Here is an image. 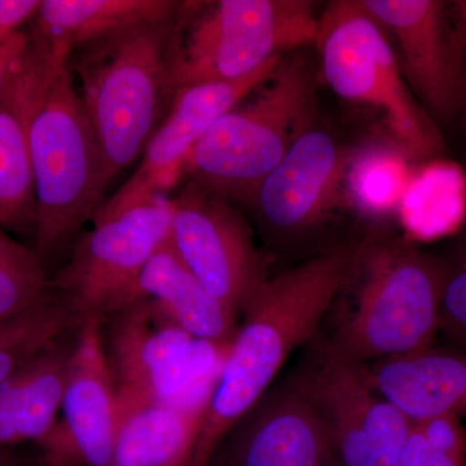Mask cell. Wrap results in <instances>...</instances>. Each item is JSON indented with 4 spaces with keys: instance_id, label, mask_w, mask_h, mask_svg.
I'll list each match as a JSON object with an SVG mask.
<instances>
[{
    "instance_id": "cell-1",
    "label": "cell",
    "mask_w": 466,
    "mask_h": 466,
    "mask_svg": "<svg viewBox=\"0 0 466 466\" xmlns=\"http://www.w3.org/2000/svg\"><path fill=\"white\" fill-rule=\"evenodd\" d=\"M363 241L321 251L268 278L242 311L208 400L192 466H208L226 434L258 403L294 350L311 339L357 268Z\"/></svg>"
},
{
    "instance_id": "cell-2",
    "label": "cell",
    "mask_w": 466,
    "mask_h": 466,
    "mask_svg": "<svg viewBox=\"0 0 466 466\" xmlns=\"http://www.w3.org/2000/svg\"><path fill=\"white\" fill-rule=\"evenodd\" d=\"M186 8L182 2L174 16L126 27L70 56L108 186L142 157L173 106Z\"/></svg>"
},
{
    "instance_id": "cell-3",
    "label": "cell",
    "mask_w": 466,
    "mask_h": 466,
    "mask_svg": "<svg viewBox=\"0 0 466 466\" xmlns=\"http://www.w3.org/2000/svg\"><path fill=\"white\" fill-rule=\"evenodd\" d=\"M30 61L27 137L35 184L34 250L46 262L92 219L108 184L69 61L33 51Z\"/></svg>"
},
{
    "instance_id": "cell-4",
    "label": "cell",
    "mask_w": 466,
    "mask_h": 466,
    "mask_svg": "<svg viewBox=\"0 0 466 466\" xmlns=\"http://www.w3.org/2000/svg\"><path fill=\"white\" fill-rule=\"evenodd\" d=\"M440 253L400 240L364 238L351 280L354 305L337 327L324 358L351 366L433 348L440 334Z\"/></svg>"
},
{
    "instance_id": "cell-5",
    "label": "cell",
    "mask_w": 466,
    "mask_h": 466,
    "mask_svg": "<svg viewBox=\"0 0 466 466\" xmlns=\"http://www.w3.org/2000/svg\"><path fill=\"white\" fill-rule=\"evenodd\" d=\"M319 78V70L302 55L281 58L265 84L220 116L193 147L183 177L227 201L250 202L267 175L314 126Z\"/></svg>"
},
{
    "instance_id": "cell-6",
    "label": "cell",
    "mask_w": 466,
    "mask_h": 466,
    "mask_svg": "<svg viewBox=\"0 0 466 466\" xmlns=\"http://www.w3.org/2000/svg\"><path fill=\"white\" fill-rule=\"evenodd\" d=\"M314 46L320 78L342 99L379 110L391 142L410 162L443 158L441 128L408 87L388 34L359 0L324 8Z\"/></svg>"
},
{
    "instance_id": "cell-7",
    "label": "cell",
    "mask_w": 466,
    "mask_h": 466,
    "mask_svg": "<svg viewBox=\"0 0 466 466\" xmlns=\"http://www.w3.org/2000/svg\"><path fill=\"white\" fill-rule=\"evenodd\" d=\"M318 18L309 0L187 2L179 91L244 78L275 58L314 45Z\"/></svg>"
},
{
    "instance_id": "cell-8",
    "label": "cell",
    "mask_w": 466,
    "mask_h": 466,
    "mask_svg": "<svg viewBox=\"0 0 466 466\" xmlns=\"http://www.w3.org/2000/svg\"><path fill=\"white\" fill-rule=\"evenodd\" d=\"M173 205L155 196L94 219V228L76 241L69 262L52 279L55 297L78 323L110 318L140 300L144 267L170 240Z\"/></svg>"
},
{
    "instance_id": "cell-9",
    "label": "cell",
    "mask_w": 466,
    "mask_h": 466,
    "mask_svg": "<svg viewBox=\"0 0 466 466\" xmlns=\"http://www.w3.org/2000/svg\"><path fill=\"white\" fill-rule=\"evenodd\" d=\"M390 39L401 75L438 127L464 121L466 51L444 0H359Z\"/></svg>"
},
{
    "instance_id": "cell-10",
    "label": "cell",
    "mask_w": 466,
    "mask_h": 466,
    "mask_svg": "<svg viewBox=\"0 0 466 466\" xmlns=\"http://www.w3.org/2000/svg\"><path fill=\"white\" fill-rule=\"evenodd\" d=\"M171 205L175 253L208 293L241 317L268 279L247 220L225 198L192 182Z\"/></svg>"
},
{
    "instance_id": "cell-11",
    "label": "cell",
    "mask_w": 466,
    "mask_h": 466,
    "mask_svg": "<svg viewBox=\"0 0 466 466\" xmlns=\"http://www.w3.org/2000/svg\"><path fill=\"white\" fill-rule=\"evenodd\" d=\"M78 328L61 420L41 449L48 466H110L116 434V383L103 320L86 319Z\"/></svg>"
},
{
    "instance_id": "cell-12",
    "label": "cell",
    "mask_w": 466,
    "mask_h": 466,
    "mask_svg": "<svg viewBox=\"0 0 466 466\" xmlns=\"http://www.w3.org/2000/svg\"><path fill=\"white\" fill-rule=\"evenodd\" d=\"M281 58L269 61L244 78L207 82L177 91L167 118L144 150L139 167L106 205H100L92 220L164 195L179 182L184 162L193 147L220 116L265 84Z\"/></svg>"
},
{
    "instance_id": "cell-13",
    "label": "cell",
    "mask_w": 466,
    "mask_h": 466,
    "mask_svg": "<svg viewBox=\"0 0 466 466\" xmlns=\"http://www.w3.org/2000/svg\"><path fill=\"white\" fill-rule=\"evenodd\" d=\"M305 380L339 466H398L412 422L370 388L360 367L323 358Z\"/></svg>"
},
{
    "instance_id": "cell-14",
    "label": "cell",
    "mask_w": 466,
    "mask_h": 466,
    "mask_svg": "<svg viewBox=\"0 0 466 466\" xmlns=\"http://www.w3.org/2000/svg\"><path fill=\"white\" fill-rule=\"evenodd\" d=\"M208 466H339L305 376L267 391L226 434Z\"/></svg>"
},
{
    "instance_id": "cell-15",
    "label": "cell",
    "mask_w": 466,
    "mask_h": 466,
    "mask_svg": "<svg viewBox=\"0 0 466 466\" xmlns=\"http://www.w3.org/2000/svg\"><path fill=\"white\" fill-rule=\"evenodd\" d=\"M351 157L332 135L314 126L259 184L249 204L279 235L312 228L327 213Z\"/></svg>"
},
{
    "instance_id": "cell-16",
    "label": "cell",
    "mask_w": 466,
    "mask_h": 466,
    "mask_svg": "<svg viewBox=\"0 0 466 466\" xmlns=\"http://www.w3.org/2000/svg\"><path fill=\"white\" fill-rule=\"evenodd\" d=\"M360 367L370 388L410 422L435 416L466 419V352L429 348Z\"/></svg>"
},
{
    "instance_id": "cell-17",
    "label": "cell",
    "mask_w": 466,
    "mask_h": 466,
    "mask_svg": "<svg viewBox=\"0 0 466 466\" xmlns=\"http://www.w3.org/2000/svg\"><path fill=\"white\" fill-rule=\"evenodd\" d=\"M211 392L162 403L116 397L110 466H192Z\"/></svg>"
},
{
    "instance_id": "cell-18",
    "label": "cell",
    "mask_w": 466,
    "mask_h": 466,
    "mask_svg": "<svg viewBox=\"0 0 466 466\" xmlns=\"http://www.w3.org/2000/svg\"><path fill=\"white\" fill-rule=\"evenodd\" d=\"M73 341L64 334L0 383V449L25 441L41 447L50 438L63 406Z\"/></svg>"
},
{
    "instance_id": "cell-19",
    "label": "cell",
    "mask_w": 466,
    "mask_h": 466,
    "mask_svg": "<svg viewBox=\"0 0 466 466\" xmlns=\"http://www.w3.org/2000/svg\"><path fill=\"white\" fill-rule=\"evenodd\" d=\"M140 299H149L175 324L204 341L231 343L238 315L205 289L179 258L170 240L148 260L139 280Z\"/></svg>"
},
{
    "instance_id": "cell-20",
    "label": "cell",
    "mask_w": 466,
    "mask_h": 466,
    "mask_svg": "<svg viewBox=\"0 0 466 466\" xmlns=\"http://www.w3.org/2000/svg\"><path fill=\"white\" fill-rule=\"evenodd\" d=\"M195 339L149 299L110 317L106 352L116 391L135 392Z\"/></svg>"
},
{
    "instance_id": "cell-21",
    "label": "cell",
    "mask_w": 466,
    "mask_h": 466,
    "mask_svg": "<svg viewBox=\"0 0 466 466\" xmlns=\"http://www.w3.org/2000/svg\"><path fill=\"white\" fill-rule=\"evenodd\" d=\"M30 76L20 55L0 88V229L35 226V184L29 137Z\"/></svg>"
},
{
    "instance_id": "cell-22",
    "label": "cell",
    "mask_w": 466,
    "mask_h": 466,
    "mask_svg": "<svg viewBox=\"0 0 466 466\" xmlns=\"http://www.w3.org/2000/svg\"><path fill=\"white\" fill-rule=\"evenodd\" d=\"M180 5L174 0H42L32 34L73 54L126 27L174 16Z\"/></svg>"
},
{
    "instance_id": "cell-23",
    "label": "cell",
    "mask_w": 466,
    "mask_h": 466,
    "mask_svg": "<svg viewBox=\"0 0 466 466\" xmlns=\"http://www.w3.org/2000/svg\"><path fill=\"white\" fill-rule=\"evenodd\" d=\"M398 208L408 231L420 240L460 231L466 220L465 171L443 158L419 165Z\"/></svg>"
},
{
    "instance_id": "cell-24",
    "label": "cell",
    "mask_w": 466,
    "mask_h": 466,
    "mask_svg": "<svg viewBox=\"0 0 466 466\" xmlns=\"http://www.w3.org/2000/svg\"><path fill=\"white\" fill-rule=\"evenodd\" d=\"M410 164V159L394 143L351 153L345 179L354 201L370 213L400 208L413 173Z\"/></svg>"
},
{
    "instance_id": "cell-25",
    "label": "cell",
    "mask_w": 466,
    "mask_h": 466,
    "mask_svg": "<svg viewBox=\"0 0 466 466\" xmlns=\"http://www.w3.org/2000/svg\"><path fill=\"white\" fill-rule=\"evenodd\" d=\"M78 324L57 299L0 323V383Z\"/></svg>"
},
{
    "instance_id": "cell-26",
    "label": "cell",
    "mask_w": 466,
    "mask_h": 466,
    "mask_svg": "<svg viewBox=\"0 0 466 466\" xmlns=\"http://www.w3.org/2000/svg\"><path fill=\"white\" fill-rule=\"evenodd\" d=\"M54 299L41 257L0 229V323Z\"/></svg>"
},
{
    "instance_id": "cell-27",
    "label": "cell",
    "mask_w": 466,
    "mask_h": 466,
    "mask_svg": "<svg viewBox=\"0 0 466 466\" xmlns=\"http://www.w3.org/2000/svg\"><path fill=\"white\" fill-rule=\"evenodd\" d=\"M465 462L461 420L437 416L412 422L398 466H464Z\"/></svg>"
},
{
    "instance_id": "cell-28",
    "label": "cell",
    "mask_w": 466,
    "mask_h": 466,
    "mask_svg": "<svg viewBox=\"0 0 466 466\" xmlns=\"http://www.w3.org/2000/svg\"><path fill=\"white\" fill-rule=\"evenodd\" d=\"M440 256L443 267L440 333L450 348L466 352V229Z\"/></svg>"
},
{
    "instance_id": "cell-29",
    "label": "cell",
    "mask_w": 466,
    "mask_h": 466,
    "mask_svg": "<svg viewBox=\"0 0 466 466\" xmlns=\"http://www.w3.org/2000/svg\"><path fill=\"white\" fill-rule=\"evenodd\" d=\"M42 0H0V47L38 14Z\"/></svg>"
},
{
    "instance_id": "cell-30",
    "label": "cell",
    "mask_w": 466,
    "mask_h": 466,
    "mask_svg": "<svg viewBox=\"0 0 466 466\" xmlns=\"http://www.w3.org/2000/svg\"><path fill=\"white\" fill-rule=\"evenodd\" d=\"M27 41H29V35L20 32L11 41L0 47V88H2L3 82H5V76H7L9 66L14 63L15 58L25 50Z\"/></svg>"
},
{
    "instance_id": "cell-31",
    "label": "cell",
    "mask_w": 466,
    "mask_h": 466,
    "mask_svg": "<svg viewBox=\"0 0 466 466\" xmlns=\"http://www.w3.org/2000/svg\"><path fill=\"white\" fill-rule=\"evenodd\" d=\"M451 12H452L453 23H455L456 29H458L460 38H461L466 51V0L451 2ZM464 122L466 125V113Z\"/></svg>"
},
{
    "instance_id": "cell-32",
    "label": "cell",
    "mask_w": 466,
    "mask_h": 466,
    "mask_svg": "<svg viewBox=\"0 0 466 466\" xmlns=\"http://www.w3.org/2000/svg\"><path fill=\"white\" fill-rule=\"evenodd\" d=\"M0 466H17V465L9 464V462L5 461V460L0 459Z\"/></svg>"
},
{
    "instance_id": "cell-33",
    "label": "cell",
    "mask_w": 466,
    "mask_h": 466,
    "mask_svg": "<svg viewBox=\"0 0 466 466\" xmlns=\"http://www.w3.org/2000/svg\"><path fill=\"white\" fill-rule=\"evenodd\" d=\"M464 466H466V462H465V465H464Z\"/></svg>"
}]
</instances>
